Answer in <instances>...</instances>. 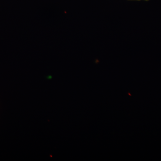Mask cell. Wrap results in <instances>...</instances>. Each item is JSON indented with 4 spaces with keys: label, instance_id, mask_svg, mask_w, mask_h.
I'll list each match as a JSON object with an SVG mask.
<instances>
[{
    "label": "cell",
    "instance_id": "1",
    "mask_svg": "<svg viewBox=\"0 0 161 161\" xmlns=\"http://www.w3.org/2000/svg\"><path fill=\"white\" fill-rule=\"evenodd\" d=\"M136 1H142V0H136ZM144 1H148V0H144Z\"/></svg>",
    "mask_w": 161,
    "mask_h": 161
}]
</instances>
